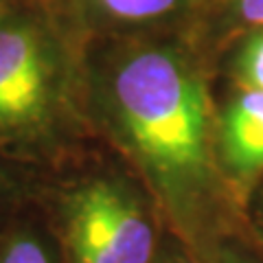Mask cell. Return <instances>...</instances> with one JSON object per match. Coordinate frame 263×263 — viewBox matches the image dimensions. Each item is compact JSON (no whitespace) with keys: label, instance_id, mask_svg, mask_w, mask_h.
<instances>
[{"label":"cell","instance_id":"obj_1","mask_svg":"<svg viewBox=\"0 0 263 263\" xmlns=\"http://www.w3.org/2000/svg\"><path fill=\"white\" fill-rule=\"evenodd\" d=\"M112 99L174 233L202 259L239 237L209 152V99L193 72L171 53H138L114 75Z\"/></svg>","mask_w":263,"mask_h":263},{"label":"cell","instance_id":"obj_2","mask_svg":"<svg viewBox=\"0 0 263 263\" xmlns=\"http://www.w3.org/2000/svg\"><path fill=\"white\" fill-rule=\"evenodd\" d=\"M35 204L64 263H154L162 233L158 209L134 184L86 174L37 184Z\"/></svg>","mask_w":263,"mask_h":263},{"label":"cell","instance_id":"obj_3","mask_svg":"<svg viewBox=\"0 0 263 263\" xmlns=\"http://www.w3.org/2000/svg\"><path fill=\"white\" fill-rule=\"evenodd\" d=\"M64 62L37 9L15 3L0 20V149L42 152L60 129Z\"/></svg>","mask_w":263,"mask_h":263},{"label":"cell","instance_id":"obj_4","mask_svg":"<svg viewBox=\"0 0 263 263\" xmlns=\"http://www.w3.org/2000/svg\"><path fill=\"white\" fill-rule=\"evenodd\" d=\"M219 158L235 195H243L263 176V92L259 90H243L226 110Z\"/></svg>","mask_w":263,"mask_h":263},{"label":"cell","instance_id":"obj_5","mask_svg":"<svg viewBox=\"0 0 263 263\" xmlns=\"http://www.w3.org/2000/svg\"><path fill=\"white\" fill-rule=\"evenodd\" d=\"M0 263H64L35 200L0 228Z\"/></svg>","mask_w":263,"mask_h":263},{"label":"cell","instance_id":"obj_6","mask_svg":"<svg viewBox=\"0 0 263 263\" xmlns=\"http://www.w3.org/2000/svg\"><path fill=\"white\" fill-rule=\"evenodd\" d=\"M35 191V180L18 171L13 162H9L5 156H0V228L29 202H33Z\"/></svg>","mask_w":263,"mask_h":263},{"label":"cell","instance_id":"obj_7","mask_svg":"<svg viewBox=\"0 0 263 263\" xmlns=\"http://www.w3.org/2000/svg\"><path fill=\"white\" fill-rule=\"evenodd\" d=\"M101 11L119 20H152L176 9L180 0H92Z\"/></svg>","mask_w":263,"mask_h":263},{"label":"cell","instance_id":"obj_8","mask_svg":"<svg viewBox=\"0 0 263 263\" xmlns=\"http://www.w3.org/2000/svg\"><path fill=\"white\" fill-rule=\"evenodd\" d=\"M235 70L243 90L263 92V27H257V33L246 40Z\"/></svg>","mask_w":263,"mask_h":263},{"label":"cell","instance_id":"obj_9","mask_svg":"<svg viewBox=\"0 0 263 263\" xmlns=\"http://www.w3.org/2000/svg\"><path fill=\"white\" fill-rule=\"evenodd\" d=\"M206 263H263L261 254L250 248L241 237H226L211 248L204 257Z\"/></svg>","mask_w":263,"mask_h":263},{"label":"cell","instance_id":"obj_10","mask_svg":"<svg viewBox=\"0 0 263 263\" xmlns=\"http://www.w3.org/2000/svg\"><path fill=\"white\" fill-rule=\"evenodd\" d=\"M160 254H162L164 263H206L195 250L189 248V243H184L176 233H174V241L162 239Z\"/></svg>","mask_w":263,"mask_h":263},{"label":"cell","instance_id":"obj_11","mask_svg":"<svg viewBox=\"0 0 263 263\" xmlns=\"http://www.w3.org/2000/svg\"><path fill=\"white\" fill-rule=\"evenodd\" d=\"M237 13L252 27H263V0H235Z\"/></svg>","mask_w":263,"mask_h":263},{"label":"cell","instance_id":"obj_12","mask_svg":"<svg viewBox=\"0 0 263 263\" xmlns=\"http://www.w3.org/2000/svg\"><path fill=\"white\" fill-rule=\"evenodd\" d=\"M252 230L259 239V246H263V200H259L257 209H254V213H252Z\"/></svg>","mask_w":263,"mask_h":263},{"label":"cell","instance_id":"obj_13","mask_svg":"<svg viewBox=\"0 0 263 263\" xmlns=\"http://www.w3.org/2000/svg\"><path fill=\"white\" fill-rule=\"evenodd\" d=\"M15 3H13V0H0V20H3L5 18V13L7 11H9L11 9V7H13Z\"/></svg>","mask_w":263,"mask_h":263},{"label":"cell","instance_id":"obj_14","mask_svg":"<svg viewBox=\"0 0 263 263\" xmlns=\"http://www.w3.org/2000/svg\"><path fill=\"white\" fill-rule=\"evenodd\" d=\"M154 263H164V259H162V254H158V259H156Z\"/></svg>","mask_w":263,"mask_h":263}]
</instances>
